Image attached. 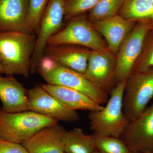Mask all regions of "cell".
Returning <instances> with one entry per match:
<instances>
[{
	"label": "cell",
	"instance_id": "obj_1",
	"mask_svg": "<svg viewBox=\"0 0 153 153\" xmlns=\"http://www.w3.org/2000/svg\"><path fill=\"white\" fill-rule=\"evenodd\" d=\"M36 40V35L27 32H0V63L4 74L28 77Z\"/></svg>",
	"mask_w": 153,
	"mask_h": 153
},
{
	"label": "cell",
	"instance_id": "obj_2",
	"mask_svg": "<svg viewBox=\"0 0 153 153\" xmlns=\"http://www.w3.org/2000/svg\"><path fill=\"white\" fill-rule=\"evenodd\" d=\"M37 71L47 84L60 85L79 91L98 104L103 105L108 94L94 85L81 74L44 56L38 62Z\"/></svg>",
	"mask_w": 153,
	"mask_h": 153
},
{
	"label": "cell",
	"instance_id": "obj_3",
	"mask_svg": "<svg viewBox=\"0 0 153 153\" xmlns=\"http://www.w3.org/2000/svg\"><path fill=\"white\" fill-rule=\"evenodd\" d=\"M126 82L117 83L102 109L88 114L91 129L95 135L120 138L123 132L129 122L124 112L123 103Z\"/></svg>",
	"mask_w": 153,
	"mask_h": 153
},
{
	"label": "cell",
	"instance_id": "obj_4",
	"mask_svg": "<svg viewBox=\"0 0 153 153\" xmlns=\"http://www.w3.org/2000/svg\"><path fill=\"white\" fill-rule=\"evenodd\" d=\"M57 123L30 111L8 112L0 107V139L22 144L41 128Z\"/></svg>",
	"mask_w": 153,
	"mask_h": 153
},
{
	"label": "cell",
	"instance_id": "obj_5",
	"mask_svg": "<svg viewBox=\"0 0 153 153\" xmlns=\"http://www.w3.org/2000/svg\"><path fill=\"white\" fill-rule=\"evenodd\" d=\"M153 98V68L132 73L126 79L123 100L124 112L129 121L148 107Z\"/></svg>",
	"mask_w": 153,
	"mask_h": 153
},
{
	"label": "cell",
	"instance_id": "obj_6",
	"mask_svg": "<svg viewBox=\"0 0 153 153\" xmlns=\"http://www.w3.org/2000/svg\"><path fill=\"white\" fill-rule=\"evenodd\" d=\"M60 45H75L93 51L108 49L91 22L82 15L73 18L65 27L52 36L47 44L49 46Z\"/></svg>",
	"mask_w": 153,
	"mask_h": 153
},
{
	"label": "cell",
	"instance_id": "obj_7",
	"mask_svg": "<svg viewBox=\"0 0 153 153\" xmlns=\"http://www.w3.org/2000/svg\"><path fill=\"white\" fill-rule=\"evenodd\" d=\"M137 22L117 54L115 79L117 83L126 80L131 74L142 52L147 36L152 30L149 21Z\"/></svg>",
	"mask_w": 153,
	"mask_h": 153
},
{
	"label": "cell",
	"instance_id": "obj_8",
	"mask_svg": "<svg viewBox=\"0 0 153 153\" xmlns=\"http://www.w3.org/2000/svg\"><path fill=\"white\" fill-rule=\"evenodd\" d=\"M65 0H49L31 58L30 73L32 74L37 71L38 62L44 57L49 39L61 29L65 17Z\"/></svg>",
	"mask_w": 153,
	"mask_h": 153
},
{
	"label": "cell",
	"instance_id": "obj_9",
	"mask_svg": "<svg viewBox=\"0 0 153 153\" xmlns=\"http://www.w3.org/2000/svg\"><path fill=\"white\" fill-rule=\"evenodd\" d=\"M120 138L131 152L153 153V103L129 122Z\"/></svg>",
	"mask_w": 153,
	"mask_h": 153
},
{
	"label": "cell",
	"instance_id": "obj_10",
	"mask_svg": "<svg viewBox=\"0 0 153 153\" xmlns=\"http://www.w3.org/2000/svg\"><path fill=\"white\" fill-rule=\"evenodd\" d=\"M28 108L30 111L58 122H75L79 119L76 111L63 106L41 85L28 90Z\"/></svg>",
	"mask_w": 153,
	"mask_h": 153
},
{
	"label": "cell",
	"instance_id": "obj_11",
	"mask_svg": "<svg viewBox=\"0 0 153 153\" xmlns=\"http://www.w3.org/2000/svg\"><path fill=\"white\" fill-rule=\"evenodd\" d=\"M108 49L91 50L84 75L94 85L108 94L115 81L116 58Z\"/></svg>",
	"mask_w": 153,
	"mask_h": 153
},
{
	"label": "cell",
	"instance_id": "obj_12",
	"mask_svg": "<svg viewBox=\"0 0 153 153\" xmlns=\"http://www.w3.org/2000/svg\"><path fill=\"white\" fill-rule=\"evenodd\" d=\"M66 130L58 123L41 128L22 144L29 153H64Z\"/></svg>",
	"mask_w": 153,
	"mask_h": 153
},
{
	"label": "cell",
	"instance_id": "obj_13",
	"mask_svg": "<svg viewBox=\"0 0 153 153\" xmlns=\"http://www.w3.org/2000/svg\"><path fill=\"white\" fill-rule=\"evenodd\" d=\"M91 52L90 49L75 45H47L44 56L84 74Z\"/></svg>",
	"mask_w": 153,
	"mask_h": 153
},
{
	"label": "cell",
	"instance_id": "obj_14",
	"mask_svg": "<svg viewBox=\"0 0 153 153\" xmlns=\"http://www.w3.org/2000/svg\"><path fill=\"white\" fill-rule=\"evenodd\" d=\"M136 22L124 19L118 14L109 19L93 22L92 25L105 38L110 52L115 55L133 29Z\"/></svg>",
	"mask_w": 153,
	"mask_h": 153
},
{
	"label": "cell",
	"instance_id": "obj_15",
	"mask_svg": "<svg viewBox=\"0 0 153 153\" xmlns=\"http://www.w3.org/2000/svg\"><path fill=\"white\" fill-rule=\"evenodd\" d=\"M0 74V100L3 109L8 112L28 111V90L13 75Z\"/></svg>",
	"mask_w": 153,
	"mask_h": 153
},
{
	"label": "cell",
	"instance_id": "obj_16",
	"mask_svg": "<svg viewBox=\"0 0 153 153\" xmlns=\"http://www.w3.org/2000/svg\"><path fill=\"white\" fill-rule=\"evenodd\" d=\"M41 86L63 106L71 110H85L90 112L99 110L103 107V105L76 89L47 83Z\"/></svg>",
	"mask_w": 153,
	"mask_h": 153
},
{
	"label": "cell",
	"instance_id": "obj_17",
	"mask_svg": "<svg viewBox=\"0 0 153 153\" xmlns=\"http://www.w3.org/2000/svg\"><path fill=\"white\" fill-rule=\"evenodd\" d=\"M28 2L29 0H0V32H27Z\"/></svg>",
	"mask_w": 153,
	"mask_h": 153
},
{
	"label": "cell",
	"instance_id": "obj_18",
	"mask_svg": "<svg viewBox=\"0 0 153 153\" xmlns=\"http://www.w3.org/2000/svg\"><path fill=\"white\" fill-rule=\"evenodd\" d=\"M63 142L66 153H93L96 149L94 135L85 134L79 128L66 131Z\"/></svg>",
	"mask_w": 153,
	"mask_h": 153
},
{
	"label": "cell",
	"instance_id": "obj_19",
	"mask_svg": "<svg viewBox=\"0 0 153 153\" xmlns=\"http://www.w3.org/2000/svg\"><path fill=\"white\" fill-rule=\"evenodd\" d=\"M118 14L134 22L148 21L153 18V0H123Z\"/></svg>",
	"mask_w": 153,
	"mask_h": 153
},
{
	"label": "cell",
	"instance_id": "obj_20",
	"mask_svg": "<svg viewBox=\"0 0 153 153\" xmlns=\"http://www.w3.org/2000/svg\"><path fill=\"white\" fill-rule=\"evenodd\" d=\"M49 0H29L26 31L38 35Z\"/></svg>",
	"mask_w": 153,
	"mask_h": 153
},
{
	"label": "cell",
	"instance_id": "obj_21",
	"mask_svg": "<svg viewBox=\"0 0 153 153\" xmlns=\"http://www.w3.org/2000/svg\"><path fill=\"white\" fill-rule=\"evenodd\" d=\"M123 0H100L89 11L88 19L92 22L109 19L118 15Z\"/></svg>",
	"mask_w": 153,
	"mask_h": 153
},
{
	"label": "cell",
	"instance_id": "obj_22",
	"mask_svg": "<svg viewBox=\"0 0 153 153\" xmlns=\"http://www.w3.org/2000/svg\"><path fill=\"white\" fill-rule=\"evenodd\" d=\"M96 149L102 153H131L120 138L95 135Z\"/></svg>",
	"mask_w": 153,
	"mask_h": 153
},
{
	"label": "cell",
	"instance_id": "obj_23",
	"mask_svg": "<svg viewBox=\"0 0 153 153\" xmlns=\"http://www.w3.org/2000/svg\"><path fill=\"white\" fill-rule=\"evenodd\" d=\"M153 68V30L148 34L142 52L132 73L147 71Z\"/></svg>",
	"mask_w": 153,
	"mask_h": 153
},
{
	"label": "cell",
	"instance_id": "obj_24",
	"mask_svg": "<svg viewBox=\"0 0 153 153\" xmlns=\"http://www.w3.org/2000/svg\"><path fill=\"white\" fill-rule=\"evenodd\" d=\"M100 0H65V20L73 19L91 10Z\"/></svg>",
	"mask_w": 153,
	"mask_h": 153
},
{
	"label": "cell",
	"instance_id": "obj_25",
	"mask_svg": "<svg viewBox=\"0 0 153 153\" xmlns=\"http://www.w3.org/2000/svg\"><path fill=\"white\" fill-rule=\"evenodd\" d=\"M0 153H29L22 144L0 139Z\"/></svg>",
	"mask_w": 153,
	"mask_h": 153
},
{
	"label": "cell",
	"instance_id": "obj_26",
	"mask_svg": "<svg viewBox=\"0 0 153 153\" xmlns=\"http://www.w3.org/2000/svg\"><path fill=\"white\" fill-rule=\"evenodd\" d=\"M4 74V68L3 66L0 63V74Z\"/></svg>",
	"mask_w": 153,
	"mask_h": 153
},
{
	"label": "cell",
	"instance_id": "obj_27",
	"mask_svg": "<svg viewBox=\"0 0 153 153\" xmlns=\"http://www.w3.org/2000/svg\"><path fill=\"white\" fill-rule=\"evenodd\" d=\"M148 21L150 23L151 26H152V29L153 30V18H152V19H150V20H148Z\"/></svg>",
	"mask_w": 153,
	"mask_h": 153
},
{
	"label": "cell",
	"instance_id": "obj_28",
	"mask_svg": "<svg viewBox=\"0 0 153 153\" xmlns=\"http://www.w3.org/2000/svg\"><path fill=\"white\" fill-rule=\"evenodd\" d=\"M131 153H153L151 152H131Z\"/></svg>",
	"mask_w": 153,
	"mask_h": 153
},
{
	"label": "cell",
	"instance_id": "obj_29",
	"mask_svg": "<svg viewBox=\"0 0 153 153\" xmlns=\"http://www.w3.org/2000/svg\"><path fill=\"white\" fill-rule=\"evenodd\" d=\"M93 153H102L101 152H100L99 151H98V150L97 149H96L94 151V152H93Z\"/></svg>",
	"mask_w": 153,
	"mask_h": 153
},
{
	"label": "cell",
	"instance_id": "obj_30",
	"mask_svg": "<svg viewBox=\"0 0 153 153\" xmlns=\"http://www.w3.org/2000/svg\"><path fill=\"white\" fill-rule=\"evenodd\" d=\"M64 153H66L64 152Z\"/></svg>",
	"mask_w": 153,
	"mask_h": 153
}]
</instances>
